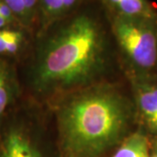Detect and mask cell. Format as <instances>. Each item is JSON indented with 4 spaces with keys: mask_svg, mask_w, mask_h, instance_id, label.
Returning <instances> with one entry per match:
<instances>
[{
    "mask_svg": "<svg viewBox=\"0 0 157 157\" xmlns=\"http://www.w3.org/2000/svg\"><path fill=\"white\" fill-rule=\"evenodd\" d=\"M113 157H149L147 138L140 133L130 135Z\"/></svg>",
    "mask_w": 157,
    "mask_h": 157,
    "instance_id": "9c48e42d",
    "label": "cell"
},
{
    "mask_svg": "<svg viewBox=\"0 0 157 157\" xmlns=\"http://www.w3.org/2000/svg\"><path fill=\"white\" fill-rule=\"evenodd\" d=\"M107 13L133 18L157 20V12L148 0H97Z\"/></svg>",
    "mask_w": 157,
    "mask_h": 157,
    "instance_id": "277c9868",
    "label": "cell"
},
{
    "mask_svg": "<svg viewBox=\"0 0 157 157\" xmlns=\"http://www.w3.org/2000/svg\"><path fill=\"white\" fill-rule=\"evenodd\" d=\"M0 15L6 19L10 25L14 22H17V18L15 17L13 12L3 0H0Z\"/></svg>",
    "mask_w": 157,
    "mask_h": 157,
    "instance_id": "7c38bea8",
    "label": "cell"
},
{
    "mask_svg": "<svg viewBox=\"0 0 157 157\" xmlns=\"http://www.w3.org/2000/svg\"><path fill=\"white\" fill-rule=\"evenodd\" d=\"M88 0H39V22L42 30L67 17Z\"/></svg>",
    "mask_w": 157,
    "mask_h": 157,
    "instance_id": "5b68a950",
    "label": "cell"
},
{
    "mask_svg": "<svg viewBox=\"0 0 157 157\" xmlns=\"http://www.w3.org/2000/svg\"><path fill=\"white\" fill-rule=\"evenodd\" d=\"M13 12L17 22L25 26L39 19V0H3Z\"/></svg>",
    "mask_w": 157,
    "mask_h": 157,
    "instance_id": "ba28073f",
    "label": "cell"
},
{
    "mask_svg": "<svg viewBox=\"0 0 157 157\" xmlns=\"http://www.w3.org/2000/svg\"><path fill=\"white\" fill-rule=\"evenodd\" d=\"M107 16L112 35L128 56L140 67H153L157 59V20Z\"/></svg>",
    "mask_w": 157,
    "mask_h": 157,
    "instance_id": "3957f363",
    "label": "cell"
},
{
    "mask_svg": "<svg viewBox=\"0 0 157 157\" xmlns=\"http://www.w3.org/2000/svg\"><path fill=\"white\" fill-rule=\"evenodd\" d=\"M154 157H157V155H155V156H154Z\"/></svg>",
    "mask_w": 157,
    "mask_h": 157,
    "instance_id": "5bb4252c",
    "label": "cell"
},
{
    "mask_svg": "<svg viewBox=\"0 0 157 157\" xmlns=\"http://www.w3.org/2000/svg\"><path fill=\"white\" fill-rule=\"evenodd\" d=\"M126 122V108L115 95L82 96L63 113L64 147L70 157L98 156L119 140Z\"/></svg>",
    "mask_w": 157,
    "mask_h": 157,
    "instance_id": "7a4b0ae2",
    "label": "cell"
},
{
    "mask_svg": "<svg viewBox=\"0 0 157 157\" xmlns=\"http://www.w3.org/2000/svg\"><path fill=\"white\" fill-rule=\"evenodd\" d=\"M157 155V147H156V155Z\"/></svg>",
    "mask_w": 157,
    "mask_h": 157,
    "instance_id": "4fadbf2b",
    "label": "cell"
},
{
    "mask_svg": "<svg viewBox=\"0 0 157 157\" xmlns=\"http://www.w3.org/2000/svg\"><path fill=\"white\" fill-rule=\"evenodd\" d=\"M81 7L43 30L49 31L39 67V78L45 84L80 81L94 68L105 47L107 33L104 20Z\"/></svg>",
    "mask_w": 157,
    "mask_h": 157,
    "instance_id": "6da1fadb",
    "label": "cell"
},
{
    "mask_svg": "<svg viewBox=\"0 0 157 157\" xmlns=\"http://www.w3.org/2000/svg\"><path fill=\"white\" fill-rule=\"evenodd\" d=\"M137 101L140 112L149 128L157 131V99L153 86L140 84L137 88Z\"/></svg>",
    "mask_w": 157,
    "mask_h": 157,
    "instance_id": "52a82bcc",
    "label": "cell"
},
{
    "mask_svg": "<svg viewBox=\"0 0 157 157\" xmlns=\"http://www.w3.org/2000/svg\"><path fill=\"white\" fill-rule=\"evenodd\" d=\"M24 40V33L19 30L0 29V53L17 52Z\"/></svg>",
    "mask_w": 157,
    "mask_h": 157,
    "instance_id": "30bf717a",
    "label": "cell"
},
{
    "mask_svg": "<svg viewBox=\"0 0 157 157\" xmlns=\"http://www.w3.org/2000/svg\"><path fill=\"white\" fill-rule=\"evenodd\" d=\"M0 157H40V155L22 133L11 131L0 147Z\"/></svg>",
    "mask_w": 157,
    "mask_h": 157,
    "instance_id": "8992f818",
    "label": "cell"
},
{
    "mask_svg": "<svg viewBox=\"0 0 157 157\" xmlns=\"http://www.w3.org/2000/svg\"><path fill=\"white\" fill-rule=\"evenodd\" d=\"M9 101V86L5 68L0 64V117L5 112Z\"/></svg>",
    "mask_w": 157,
    "mask_h": 157,
    "instance_id": "8fae6325",
    "label": "cell"
}]
</instances>
